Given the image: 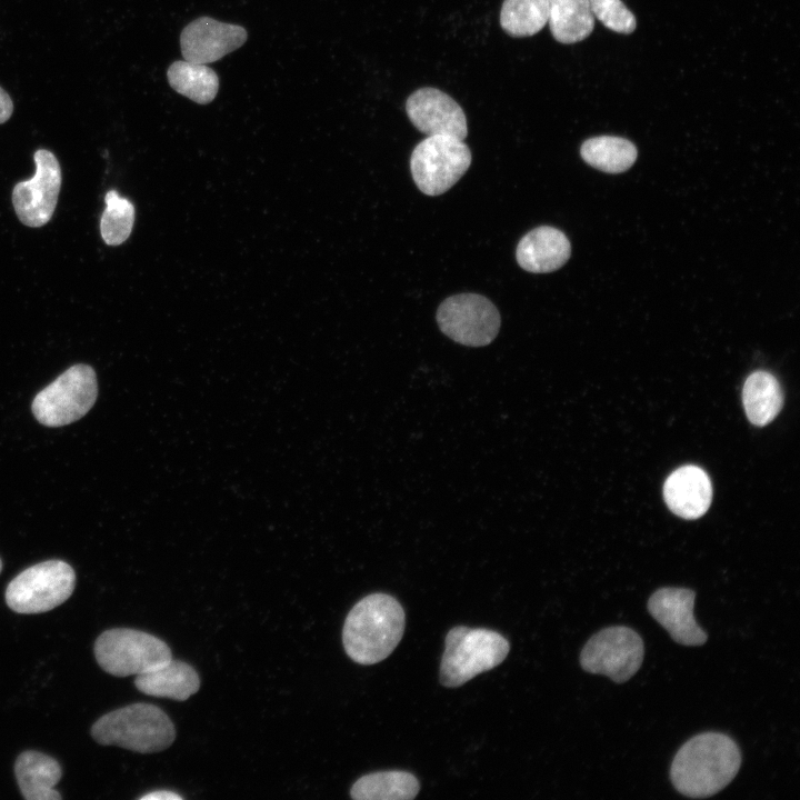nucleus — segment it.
<instances>
[{
    "mask_svg": "<svg viewBox=\"0 0 800 800\" xmlns=\"http://www.w3.org/2000/svg\"><path fill=\"white\" fill-rule=\"evenodd\" d=\"M740 764L737 742L724 733L707 731L680 747L670 767V779L681 794L708 798L732 781Z\"/></svg>",
    "mask_w": 800,
    "mask_h": 800,
    "instance_id": "1",
    "label": "nucleus"
},
{
    "mask_svg": "<svg viewBox=\"0 0 800 800\" xmlns=\"http://www.w3.org/2000/svg\"><path fill=\"white\" fill-rule=\"evenodd\" d=\"M404 624V610L396 598L386 593L369 594L357 602L346 618L342 630L346 653L360 664L380 662L400 642Z\"/></svg>",
    "mask_w": 800,
    "mask_h": 800,
    "instance_id": "2",
    "label": "nucleus"
},
{
    "mask_svg": "<svg viewBox=\"0 0 800 800\" xmlns=\"http://www.w3.org/2000/svg\"><path fill=\"white\" fill-rule=\"evenodd\" d=\"M91 736L103 746H117L140 753L159 752L172 744L176 729L159 707L132 703L99 718Z\"/></svg>",
    "mask_w": 800,
    "mask_h": 800,
    "instance_id": "3",
    "label": "nucleus"
},
{
    "mask_svg": "<svg viewBox=\"0 0 800 800\" xmlns=\"http://www.w3.org/2000/svg\"><path fill=\"white\" fill-rule=\"evenodd\" d=\"M508 640L497 631L458 626L444 643L440 664V682L457 688L481 672L499 666L509 652Z\"/></svg>",
    "mask_w": 800,
    "mask_h": 800,
    "instance_id": "4",
    "label": "nucleus"
},
{
    "mask_svg": "<svg viewBox=\"0 0 800 800\" xmlns=\"http://www.w3.org/2000/svg\"><path fill=\"white\" fill-rule=\"evenodd\" d=\"M97 397L94 370L88 364H74L34 397L31 410L41 424L62 427L86 416Z\"/></svg>",
    "mask_w": 800,
    "mask_h": 800,
    "instance_id": "5",
    "label": "nucleus"
},
{
    "mask_svg": "<svg viewBox=\"0 0 800 800\" xmlns=\"http://www.w3.org/2000/svg\"><path fill=\"white\" fill-rule=\"evenodd\" d=\"M93 651L101 669L116 677L138 676L172 658L164 641L128 628L103 631L97 638Z\"/></svg>",
    "mask_w": 800,
    "mask_h": 800,
    "instance_id": "6",
    "label": "nucleus"
},
{
    "mask_svg": "<svg viewBox=\"0 0 800 800\" xmlns=\"http://www.w3.org/2000/svg\"><path fill=\"white\" fill-rule=\"evenodd\" d=\"M76 586L72 567L62 560H48L27 568L6 589L8 607L18 613H41L62 604Z\"/></svg>",
    "mask_w": 800,
    "mask_h": 800,
    "instance_id": "7",
    "label": "nucleus"
},
{
    "mask_svg": "<svg viewBox=\"0 0 800 800\" xmlns=\"http://www.w3.org/2000/svg\"><path fill=\"white\" fill-rule=\"evenodd\" d=\"M469 147L452 136H427L413 149L410 169L414 183L428 196L449 190L469 169Z\"/></svg>",
    "mask_w": 800,
    "mask_h": 800,
    "instance_id": "8",
    "label": "nucleus"
},
{
    "mask_svg": "<svg viewBox=\"0 0 800 800\" xmlns=\"http://www.w3.org/2000/svg\"><path fill=\"white\" fill-rule=\"evenodd\" d=\"M643 656V641L633 629L612 626L587 641L580 653V664L587 672L603 674L622 683L640 669Z\"/></svg>",
    "mask_w": 800,
    "mask_h": 800,
    "instance_id": "9",
    "label": "nucleus"
},
{
    "mask_svg": "<svg viewBox=\"0 0 800 800\" xmlns=\"http://www.w3.org/2000/svg\"><path fill=\"white\" fill-rule=\"evenodd\" d=\"M437 322L453 341L483 347L497 337L501 321L498 309L489 299L477 293H460L439 306Z\"/></svg>",
    "mask_w": 800,
    "mask_h": 800,
    "instance_id": "10",
    "label": "nucleus"
},
{
    "mask_svg": "<svg viewBox=\"0 0 800 800\" xmlns=\"http://www.w3.org/2000/svg\"><path fill=\"white\" fill-rule=\"evenodd\" d=\"M36 173L18 182L12 191L17 217L27 227L38 228L49 222L56 210L61 188V168L56 156L47 150L34 152Z\"/></svg>",
    "mask_w": 800,
    "mask_h": 800,
    "instance_id": "11",
    "label": "nucleus"
},
{
    "mask_svg": "<svg viewBox=\"0 0 800 800\" xmlns=\"http://www.w3.org/2000/svg\"><path fill=\"white\" fill-rule=\"evenodd\" d=\"M412 124L427 136L447 134L463 140L468 133L462 108L447 93L436 88H420L406 102Z\"/></svg>",
    "mask_w": 800,
    "mask_h": 800,
    "instance_id": "12",
    "label": "nucleus"
},
{
    "mask_svg": "<svg viewBox=\"0 0 800 800\" xmlns=\"http://www.w3.org/2000/svg\"><path fill=\"white\" fill-rule=\"evenodd\" d=\"M247 38L241 26L201 17L183 28L180 47L184 60L207 64L240 48Z\"/></svg>",
    "mask_w": 800,
    "mask_h": 800,
    "instance_id": "13",
    "label": "nucleus"
},
{
    "mask_svg": "<svg viewBox=\"0 0 800 800\" xmlns=\"http://www.w3.org/2000/svg\"><path fill=\"white\" fill-rule=\"evenodd\" d=\"M696 592L687 588L664 587L654 591L648 600L649 613L683 646H702L708 639L693 617Z\"/></svg>",
    "mask_w": 800,
    "mask_h": 800,
    "instance_id": "14",
    "label": "nucleus"
},
{
    "mask_svg": "<svg viewBox=\"0 0 800 800\" xmlns=\"http://www.w3.org/2000/svg\"><path fill=\"white\" fill-rule=\"evenodd\" d=\"M663 497L669 509L677 516L688 520L700 518L711 503L710 478L697 466H683L667 478Z\"/></svg>",
    "mask_w": 800,
    "mask_h": 800,
    "instance_id": "15",
    "label": "nucleus"
},
{
    "mask_svg": "<svg viewBox=\"0 0 800 800\" xmlns=\"http://www.w3.org/2000/svg\"><path fill=\"white\" fill-rule=\"evenodd\" d=\"M569 257V239L562 231L549 226L529 231L521 238L516 251L519 266L533 273L552 272L562 267Z\"/></svg>",
    "mask_w": 800,
    "mask_h": 800,
    "instance_id": "16",
    "label": "nucleus"
},
{
    "mask_svg": "<svg viewBox=\"0 0 800 800\" xmlns=\"http://www.w3.org/2000/svg\"><path fill=\"white\" fill-rule=\"evenodd\" d=\"M14 774L24 799H61L54 786L61 779L62 770L59 762L50 756L34 750L20 753L14 763Z\"/></svg>",
    "mask_w": 800,
    "mask_h": 800,
    "instance_id": "17",
    "label": "nucleus"
},
{
    "mask_svg": "<svg viewBox=\"0 0 800 800\" xmlns=\"http://www.w3.org/2000/svg\"><path fill=\"white\" fill-rule=\"evenodd\" d=\"M134 686L148 696L184 701L199 690L200 678L190 664L171 658L166 663L138 674Z\"/></svg>",
    "mask_w": 800,
    "mask_h": 800,
    "instance_id": "18",
    "label": "nucleus"
},
{
    "mask_svg": "<svg viewBox=\"0 0 800 800\" xmlns=\"http://www.w3.org/2000/svg\"><path fill=\"white\" fill-rule=\"evenodd\" d=\"M742 402L749 421L766 426L780 412L783 396L774 376L767 371L752 372L742 389Z\"/></svg>",
    "mask_w": 800,
    "mask_h": 800,
    "instance_id": "19",
    "label": "nucleus"
},
{
    "mask_svg": "<svg viewBox=\"0 0 800 800\" xmlns=\"http://www.w3.org/2000/svg\"><path fill=\"white\" fill-rule=\"evenodd\" d=\"M548 23L553 38L564 44L582 41L593 30L589 0H549Z\"/></svg>",
    "mask_w": 800,
    "mask_h": 800,
    "instance_id": "20",
    "label": "nucleus"
},
{
    "mask_svg": "<svg viewBox=\"0 0 800 800\" xmlns=\"http://www.w3.org/2000/svg\"><path fill=\"white\" fill-rule=\"evenodd\" d=\"M419 789L412 773L390 770L362 776L352 784L350 796L356 800H411Z\"/></svg>",
    "mask_w": 800,
    "mask_h": 800,
    "instance_id": "21",
    "label": "nucleus"
},
{
    "mask_svg": "<svg viewBox=\"0 0 800 800\" xmlns=\"http://www.w3.org/2000/svg\"><path fill=\"white\" fill-rule=\"evenodd\" d=\"M167 77L174 91L199 104L211 102L219 90L218 74L203 63L174 61L169 66Z\"/></svg>",
    "mask_w": 800,
    "mask_h": 800,
    "instance_id": "22",
    "label": "nucleus"
},
{
    "mask_svg": "<svg viewBox=\"0 0 800 800\" xmlns=\"http://www.w3.org/2000/svg\"><path fill=\"white\" fill-rule=\"evenodd\" d=\"M582 159L591 167L608 173L628 170L637 159L636 146L620 137L600 136L586 140L581 148Z\"/></svg>",
    "mask_w": 800,
    "mask_h": 800,
    "instance_id": "23",
    "label": "nucleus"
},
{
    "mask_svg": "<svg viewBox=\"0 0 800 800\" xmlns=\"http://www.w3.org/2000/svg\"><path fill=\"white\" fill-rule=\"evenodd\" d=\"M548 17L549 0H504L500 24L511 37H530L546 26Z\"/></svg>",
    "mask_w": 800,
    "mask_h": 800,
    "instance_id": "24",
    "label": "nucleus"
},
{
    "mask_svg": "<svg viewBox=\"0 0 800 800\" xmlns=\"http://www.w3.org/2000/svg\"><path fill=\"white\" fill-rule=\"evenodd\" d=\"M106 209L100 219V233L109 246L124 242L133 227L134 207L130 200L122 198L116 190L107 192Z\"/></svg>",
    "mask_w": 800,
    "mask_h": 800,
    "instance_id": "25",
    "label": "nucleus"
},
{
    "mask_svg": "<svg viewBox=\"0 0 800 800\" xmlns=\"http://www.w3.org/2000/svg\"><path fill=\"white\" fill-rule=\"evenodd\" d=\"M589 1L593 17L608 29L626 34L634 31L636 18L621 0Z\"/></svg>",
    "mask_w": 800,
    "mask_h": 800,
    "instance_id": "26",
    "label": "nucleus"
},
{
    "mask_svg": "<svg viewBox=\"0 0 800 800\" xmlns=\"http://www.w3.org/2000/svg\"><path fill=\"white\" fill-rule=\"evenodd\" d=\"M13 112V102L10 96L0 87V123L10 119Z\"/></svg>",
    "mask_w": 800,
    "mask_h": 800,
    "instance_id": "27",
    "label": "nucleus"
},
{
    "mask_svg": "<svg viewBox=\"0 0 800 800\" xmlns=\"http://www.w3.org/2000/svg\"><path fill=\"white\" fill-rule=\"evenodd\" d=\"M141 800H181L182 797L173 791L157 790L149 792L142 797Z\"/></svg>",
    "mask_w": 800,
    "mask_h": 800,
    "instance_id": "28",
    "label": "nucleus"
},
{
    "mask_svg": "<svg viewBox=\"0 0 800 800\" xmlns=\"http://www.w3.org/2000/svg\"><path fill=\"white\" fill-rule=\"evenodd\" d=\"M1 570H2V561L0 559V572H1Z\"/></svg>",
    "mask_w": 800,
    "mask_h": 800,
    "instance_id": "29",
    "label": "nucleus"
}]
</instances>
